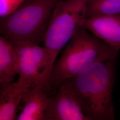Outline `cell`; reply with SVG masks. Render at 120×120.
<instances>
[{
    "label": "cell",
    "instance_id": "1",
    "mask_svg": "<svg viewBox=\"0 0 120 120\" xmlns=\"http://www.w3.org/2000/svg\"><path fill=\"white\" fill-rule=\"evenodd\" d=\"M117 58L97 62L61 82L68 88L89 120L115 119L112 95Z\"/></svg>",
    "mask_w": 120,
    "mask_h": 120
},
{
    "label": "cell",
    "instance_id": "2",
    "mask_svg": "<svg viewBox=\"0 0 120 120\" xmlns=\"http://www.w3.org/2000/svg\"><path fill=\"white\" fill-rule=\"evenodd\" d=\"M119 52L82 26L53 65L48 83L51 94L56 93L64 80L77 76L97 62L117 56Z\"/></svg>",
    "mask_w": 120,
    "mask_h": 120
},
{
    "label": "cell",
    "instance_id": "3",
    "mask_svg": "<svg viewBox=\"0 0 120 120\" xmlns=\"http://www.w3.org/2000/svg\"><path fill=\"white\" fill-rule=\"evenodd\" d=\"M59 0H25L13 13L0 18V34L14 45L44 42L51 15Z\"/></svg>",
    "mask_w": 120,
    "mask_h": 120
},
{
    "label": "cell",
    "instance_id": "4",
    "mask_svg": "<svg viewBox=\"0 0 120 120\" xmlns=\"http://www.w3.org/2000/svg\"><path fill=\"white\" fill-rule=\"evenodd\" d=\"M90 0H60L52 13L45 34V47L53 66L62 48L83 26Z\"/></svg>",
    "mask_w": 120,
    "mask_h": 120
},
{
    "label": "cell",
    "instance_id": "5",
    "mask_svg": "<svg viewBox=\"0 0 120 120\" xmlns=\"http://www.w3.org/2000/svg\"><path fill=\"white\" fill-rule=\"evenodd\" d=\"M14 45L19 77L28 82L32 88L42 82L49 86V56L46 48L30 42Z\"/></svg>",
    "mask_w": 120,
    "mask_h": 120
},
{
    "label": "cell",
    "instance_id": "6",
    "mask_svg": "<svg viewBox=\"0 0 120 120\" xmlns=\"http://www.w3.org/2000/svg\"><path fill=\"white\" fill-rule=\"evenodd\" d=\"M45 120H89L68 88L61 83L48 100Z\"/></svg>",
    "mask_w": 120,
    "mask_h": 120
},
{
    "label": "cell",
    "instance_id": "7",
    "mask_svg": "<svg viewBox=\"0 0 120 120\" xmlns=\"http://www.w3.org/2000/svg\"><path fill=\"white\" fill-rule=\"evenodd\" d=\"M31 88L30 84L21 77L16 82L0 85V120L17 119L18 106Z\"/></svg>",
    "mask_w": 120,
    "mask_h": 120
},
{
    "label": "cell",
    "instance_id": "8",
    "mask_svg": "<svg viewBox=\"0 0 120 120\" xmlns=\"http://www.w3.org/2000/svg\"><path fill=\"white\" fill-rule=\"evenodd\" d=\"M83 26L92 34L120 51V14L86 18Z\"/></svg>",
    "mask_w": 120,
    "mask_h": 120
},
{
    "label": "cell",
    "instance_id": "9",
    "mask_svg": "<svg viewBox=\"0 0 120 120\" xmlns=\"http://www.w3.org/2000/svg\"><path fill=\"white\" fill-rule=\"evenodd\" d=\"M51 94L49 86L42 82L31 88L22 99L23 106L17 120H45V113Z\"/></svg>",
    "mask_w": 120,
    "mask_h": 120
},
{
    "label": "cell",
    "instance_id": "10",
    "mask_svg": "<svg viewBox=\"0 0 120 120\" xmlns=\"http://www.w3.org/2000/svg\"><path fill=\"white\" fill-rule=\"evenodd\" d=\"M14 45L8 39L0 36V84L13 82L17 74Z\"/></svg>",
    "mask_w": 120,
    "mask_h": 120
},
{
    "label": "cell",
    "instance_id": "11",
    "mask_svg": "<svg viewBox=\"0 0 120 120\" xmlns=\"http://www.w3.org/2000/svg\"><path fill=\"white\" fill-rule=\"evenodd\" d=\"M120 14V0H90L86 18Z\"/></svg>",
    "mask_w": 120,
    "mask_h": 120
},
{
    "label": "cell",
    "instance_id": "12",
    "mask_svg": "<svg viewBox=\"0 0 120 120\" xmlns=\"http://www.w3.org/2000/svg\"><path fill=\"white\" fill-rule=\"evenodd\" d=\"M25 0H0V17L3 18L13 13Z\"/></svg>",
    "mask_w": 120,
    "mask_h": 120
}]
</instances>
